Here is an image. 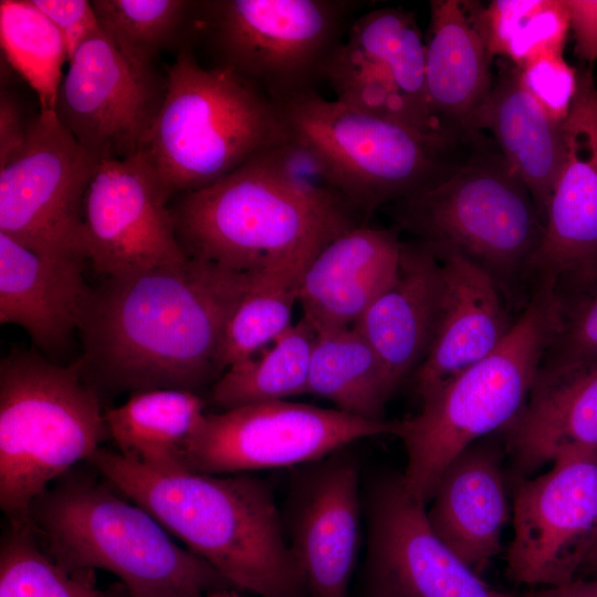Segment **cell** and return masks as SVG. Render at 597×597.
<instances>
[{
  "label": "cell",
  "instance_id": "obj_23",
  "mask_svg": "<svg viewBox=\"0 0 597 597\" xmlns=\"http://www.w3.org/2000/svg\"><path fill=\"white\" fill-rule=\"evenodd\" d=\"M85 259L35 251L0 232V322L21 326L55 354L78 331L92 287Z\"/></svg>",
  "mask_w": 597,
  "mask_h": 597
},
{
  "label": "cell",
  "instance_id": "obj_7",
  "mask_svg": "<svg viewBox=\"0 0 597 597\" xmlns=\"http://www.w3.org/2000/svg\"><path fill=\"white\" fill-rule=\"evenodd\" d=\"M166 75L142 151L169 198L218 181L285 138L275 103L231 70L201 64L189 42Z\"/></svg>",
  "mask_w": 597,
  "mask_h": 597
},
{
  "label": "cell",
  "instance_id": "obj_32",
  "mask_svg": "<svg viewBox=\"0 0 597 597\" xmlns=\"http://www.w3.org/2000/svg\"><path fill=\"white\" fill-rule=\"evenodd\" d=\"M2 56L35 92L40 111H54L69 62L65 43L31 0L0 1Z\"/></svg>",
  "mask_w": 597,
  "mask_h": 597
},
{
  "label": "cell",
  "instance_id": "obj_36",
  "mask_svg": "<svg viewBox=\"0 0 597 597\" xmlns=\"http://www.w3.org/2000/svg\"><path fill=\"white\" fill-rule=\"evenodd\" d=\"M559 298L558 324L538 376L568 371L597 358V279L583 291Z\"/></svg>",
  "mask_w": 597,
  "mask_h": 597
},
{
  "label": "cell",
  "instance_id": "obj_2",
  "mask_svg": "<svg viewBox=\"0 0 597 597\" xmlns=\"http://www.w3.org/2000/svg\"><path fill=\"white\" fill-rule=\"evenodd\" d=\"M171 213L188 256L243 273L362 224L315 156L287 135L218 181L180 195Z\"/></svg>",
  "mask_w": 597,
  "mask_h": 597
},
{
  "label": "cell",
  "instance_id": "obj_4",
  "mask_svg": "<svg viewBox=\"0 0 597 597\" xmlns=\"http://www.w3.org/2000/svg\"><path fill=\"white\" fill-rule=\"evenodd\" d=\"M29 516L53 561L72 573L107 570L129 597H205L233 588L145 509L86 472L72 469L57 479Z\"/></svg>",
  "mask_w": 597,
  "mask_h": 597
},
{
  "label": "cell",
  "instance_id": "obj_43",
  "mask_svg": "<svg viewBox=\"0 0 597 597\" xmlns=\"http://www.w3.org/2000/svg\"><path fill=\"white\" fill-rule=\"evenodd\" d=\"M206 597H241L237 589L234 588H223L211 591Z\"/></svg>",
  "mask_w": 597,
  "mask_h": 597
},
{
  "label": "cell",
  "instance_id": "obj_41",
  "mask_svg": "<svg viewBox=\"0 0 597 597\" xmlns=\"http://www.w3.org/2000/svg\"><path fill=\"white\" fill-rule=\"evenodd\" d=\"M521 597H597V578H576L559 586L532 588Z\"/></svg>",
  "mask_w": 597,
  "mask_h": 597
},
{
  "label": "cell",
  "instance_id": "obj_21",
  "mask_svg": "<svg viewBox=\"0 0 597 597\" xmlns=\"http://www.w3.org/2000/svg\"><path fill=\"white\" fill-rule=\"evenodd\" d=\"M433 252L441 265L442 293L432 345L412 377L420 399L493 353L515 324L483 269L455 252Z\"/></svg>",
  "mask_w": 597,
  "mask_h": 597
},
{
  "label": "cell",
  "instance_id": "obj_28",
  "mask_svg": "<svg viewBox=\"0 0 597 597\" xmlns=\"http://www.w3.org/2000/svg\"><path fill=\"white\" fill-rule=\"evenodd\" d=\"M196 392L153 389L134 392L104 412L109 438L128 460L158 473L188 471L185 452L205 416Z\"/></svg>",
  "mask_w": 597,
  "mask_h": 597
},
{
  "label": "cell",
  "instance_id": "obj_45",
  "mask_svg": "<svg viewBox=\"0 0 597 597\" xmlns=\"http://www.w3.org/2000/svg\"><path fill=\"white\" fill-rule=\"evenodd\" d=\"M206 597V596H205Z\"/></svg>",
  "mask_w": 597,
  "mask_h": 597
},
{
  "label": "cell",
  "instance_id": "obj_35",
  "mask_svg": "<svg viewBox=\"0 0 597 597\" xmlns=\"http://www.w3.org/2000/svg\"><path fill=\"white\" fill-rule=\"evenodd\" d=\"M491 54L522 67L548 53H563L570 30L565 0H495L484 7Z\"/></svg>",
  "mask_w": 597,
  "mask_h": 597
},
{
  "label": "cell",
  "instance_id": "obj_17",
  "mask_svg": "<svg viewBox=\"0 0 597 597\" xmlns=\"http://www.w3.org/2000/svg\"><path fill=\"white\" fill-rule=\"evenodd\" d=\"M169 199L143 151L101 161L84 203L86 252L95 273L112 277L186 261Z\"/></svg>",
  "mask_w": 597,
  "mask_h": 597
},
{
  "label": "cell",
  "instance_id": "obj_11",
  "mask_svg": "<svg viewBox=\"0 0 597 597\" xmlns=\"http://www.w3.org/2000/svg\"><path fill=\"white\" fill-rule=\"evenodd\" d=\"M400 421L376 422L336 408L287 400L205 413L188 441V471L234 474L295 468L317 461L363 438L395 434Z\"/></svg>",
  "mask_w": 597,
  "mask_h": 597
},
{
  "label": "cell",
  "instance_id": "obj_15",
  "mask_svg": "<svg viewBox=\"0 0 597 597\" xmlns=\"http://www.w3.org/2000/svg\"><path fill=\"white\" fill-rule=\"evenodd\" d=\"M55 114L98 163L142 151L167 91V75L124 55L100 30L70 59Z\"/></svg>",
  "mask_w": 597,
  "mask_h": 597
},
{
  "label": "cell",
  "instance_id": "obj_22",
  "mask_svg": "<svg viewBox=\"0 0 597 597\" xmlns=\"http://www.w3.org/2000/svg\"><path fill=\"white\" fill-rule=\"evenodd\" d=\"M441 265L423 241L402 242L396 275L353 325L374 349L395 390L425 362L437 329Z\"/></svg>",
  "mask_w": 597,
  "mask_h": 597
},
{
  "label": "cell",
  "instance_id": "obj_42",
  "mask_svg": "<svg viewBox=\"0 0 597 597\" xmlns=\"http://www.w3.org/2000/svg\"><path fill=\"white\" fill-rule=\"evenodd\" d=\"M597 576V531L591 540L577 578H591Z\"/></svg>",
  "mask_w": 597,
  "mask_h": 597
},
{
  "label": "cell",
  "instance_id": "obj_10",
  "mask_svg": "<svg viewBox=\"0 0 597 597\" xmlns=\"http://www.w3.org/2000/svg\"><path fill=\"white\" fill-rule=\"evenodd\" d=\"M354 0L196 1L189 43L272 102L317 91L356 12Z\"/></svg>",
  "mask_w": 597,
  "mask_h": 597
},
{
  "label": "cell",
  "instance_id": "obj_8",
  "mask_svg": "<svg viewBox=\"0 0 597 597\" xmlns=\"http://www.w3.org/2000/svg\"><path fill=\"white\" fill-rule=\"evenodd\" d=\"M395 211L398 226L433 251L455 252L483 269L507 302L534 280L545 220L501 153L473 156Z\"/></svg>",
  "mask_w": 597,
  "mask_h": 597
},
{
  "label": "cell",
  "instance_id": "obj_12",
  "mask_svg": "<svg viewBox=\"0 0 597 597\" xmlns=\"http://www.w3.org/2000/svg\"><path fill=\"white\" fill-rule=\"evenodd\" d=\"M98 164L54 111H40L22 153L0 168V232L39 252L88 261L84 203Z\"/></svg>",
  "mask_w": 597,
  "mask_h": 597
},
{
  "label": "cell",
  "instance_id": "obj_33",
  "mask_svg": "<svg viewBox=\"0 0 597 597\" xmlns=\"http://www.w3.org/2000/svg\"><path fill=\"white\" fill-rule=\"evenodd\" d=\"M0 597H129L119 583L100 588L94 572L72 573L45 552L32 524L9 522L0 546Z\"/></svg>",
  "mask_w": 597,
  "mask_h": 597
},
{
  "label": "cell",
  "instance_id": "obj_37",
  "mask_svg": "<svg viewBox=\"0 0 597 597\" xmlns=\"http://www.w3.org/2000/svg\"><path fill=\"white\" fill-rule=\"evenodd\" d=\"M517 71L522 86L533 100L553 121L564 124L576 93L578 69L563 53H548Z\"/></svg>",
  "mask_w": 597,
  "mask_h": 597
},
{
  "label": "cell",
  "instance_id": "obj_3",
  "mask_svg": "<svg viewBox=\"0 0 597 597\" xmlns=\"http://www.w3.org/2000/svg\"><path fill=\"white\" fill-rule=\"evenodd\" d=\"M87 461L234 589L307 597L266 481L249 473H158L102 447Z\"/></svg>",
  "mask_w": 597,
  "mask_h": 597
},
{
  "label": "cell",
  "instance_id": "obj_18",
  "mask_svg": "<svg viewBox=\"0 0 597 597\" xmlns=\"http://www.w3.org/2000/svg\"><path fill=\"white\" fill-rule=\"evenodd\" d=\"M350 450L293 468L282 517L307 597H349L364 506Z\"/></svg>",
  "mask_w": 597,
  "mask_h": 597
},
{
  "label": "cell",
  "instance_id": "obj_5",
  "mask_svg": "<svg viewBox=\"0 0 597 597\" xmlns=\"http://www.w3.org/2000/svg\"><path fill=\"white\" fill-rule=\"evenodd\" d=\"M551 283L536 285L503 343L421 399V410L400 421L407 464L402 481L423 504L440 475L465 448L501 432L523 409L559 318Z\"/></svg>",
  "mask_w": 597,
  "mask_h": 597
},
{
  "label": "cell",
  "instance_id": "obj_9",
  "mask_svg": "<svg viewBox=\"0 0 597 597\" xmlns=\"http://www.w3.org/2000/svg\"><path fill=\"white\" fill-rule=\"evenodd\" d=\"M275 105L286 135L316 157L360 214L416 197L461 165L451 159L458 138L363 113L317 91Z\"/></svg>",
  "mask_w": 597,
  "mask_h": 597
},
{
  "label": "cell",
  "instance_id": "obj_19",
  "mask_svg": "<svg viewBox=\"0 0 597 597\" xmlns=\"http://www.w3.org/2000/svg\"><path fill=\"white\" fill-rule=\"evenodd\" d=\"M565 128V158L534 261V282L551 283L561 297L597 279V84L590 67L577 71Z\"/></svg>",
  "mask_w": 597,
  "mask_h": 597
},
{
  "label": "cell",
  "instance_id": "obj_6",
  "mask_svg": "<svg viewBox=\"0 0 597 597\" xmlns=\"http://www.w3.org/2000/svg\"><path fill=\"white\" fill-rule=\"evenodd\" d=\"M97 389L77 362L61 366L24 347L0 364V505L9 522L108 438Z\"/></svg>",
  "mask_w": 597,
  "mask_h": 597
},
{
  "label": "cell",
  "instance_id": "obj_29",
  "mask_svg": "<svg viewBox=\"0 0 597 597\" xmlns=\"http://www.w3.org/2000/svg\"><path fill=\"white\" fill-rule=\"evenodd\" d=\"M307 395L328 400L349 415L384 422L392 392L374 349L352 326L317 333Z\"/></svg>",
  "mask_w": 597,
  "mask_h": 597
},
{
  "label": "cell",
  "instance_id": "obj_40",
  "mask_svg": "<svg viewBox=\"0 0 597 597\" xmlns=\"http://www.w3.org/2000/svg\"><path fill=\"white\" fill-rule=\"evenodd\" d=\"M569 27L574 33L575 52L582 61L597 60V0H565Z\"/></svg>",
  "mask_w": 597,
  "mask_h": 597
},
{
  "label": "cell",
  "instance_id": "obj_24",
  "mask_svg": "<svg viewBox=\"0 0 597 597\" xmlns=\"http://www.w3.org/2000/svg\"><path fill=\"white\" fill-rule=\"evenodd\" d=\"M395 229L355 226L310 262L297 302L317 333L353 326L394 280L400 256Z\"/></svg>",
  "mask_w": 597,
  "mask_h": 597
},
{
  "label": "cell",
  "instance_id": "obj_14",
  "mask_svg": "<svg viewBox=\"0 0 597 597\" xmlns=\"http://www.w3.org/2000/svg\"><path fill=\"white\" fill-rule=\"evenodd\" d=\"M551 465L515 482L506 574L532 588L576 579L597 531V450L570 451Z\"/></svg>",
  "mask_w": 597,
  "mask_h": 597
},
{
  "label": "cell",
  "instance_id": "obj_39",
  "mask_svg": "<svg viewBox=\"0 0 597 597\" xmlns=\"http://www.w3.org/2000/svg\"><path fill=\"white\" fill-rule=\"evenodd\" d=\"M32 118L27 121L19 96L1 83L0 93V168L15 159L24 149Z\"/></svg>",
  "mask_w": 597,
  "mask_h": 597
},
{
  "label": "cell",
  "instance_id": "obj_16",
  "mask_svg": "<svg viewBox=\"0 0 597 597\" xmlns=\"http://www.w3.org/2000/svg\"><path fill=\"white\" fill-rule=\"evenodd\" d=\"M324 82L334 100L348 107L448 136L430 111L426 40L410 11L383 7L357 15L332 55Z\"/></svg>",
  "mask_w": 597,
  "mask_h": 597
},
{
  "label": "cell",
  "instance_id": "obj_44",
  "mask_svg": "<svg viewBox=\"0 0 597 597\" xmlns=\"http://www.w3.org/2000/svg\"><path fill=\"white\" fill-rule=\"evenodd\" d=\"M591 578H597V576H596V577H591Z\"/></svg>",
  "mask_w": 597,
  "mask_h": 597
},
{
  "label": "cell",
  "instance_id": "obj_38",
  "mask_svg": "<svg viewBox=\"0 0 597 597\" xmlns=\"http://www.w3.org/2000/svg\"><path fill=\"white\" fill-rule=\"evenodd\" d=\"M61 33L69 61L76 50L101 28L87 0H31Z\"/></svg>",
  "mask_w": 597,
  "mask_h": 597
},
{
  "label": "cell",
  "instance_id": "obj_25",
  "mask_svg": "<svg viewBox=\"0 0 597 597\" xmlns=\"http://www.w3.org/2000/svg\"><path fill=\"white\" fill-rule=\"evenodd\" d=\"M492 57L482 3L430 2L426 38L427 95L436 123L448 136L469 135V119L493 85Z\"/></svg>",
  "mask_w": 597,
  "mask_h": 597
},
{
  "label": "cell",
  "instance_id": "obj_27",
  "mask_svg": "<svg viewBox=\"0 0 597 597\" xmlns=\"http://www.w3.org/2000/svg\"><path fill=\"white\" fill-rule=\"evenodd\" d=\"M564 125L553 121L525 91L514 65L500 75L468 123L469 134L486 129L493 135L544 220L564 164Z\"/></svg>",
  "mask_w": 597,
  "mask_h": 597
},
{
  "label": "cell",
  "instance_id": "obj_20",
  "mask_svg": "<svg viewBox=\"0 0 597 597\" xmlns=\"http://www.w3.org/2000/svg\"><path fill=\"white\" fill-rule=\"evenodd\" d=\"M504 457L494 433L470 444L440 475L427 511L437 535L479 575L500 553L510 517Z\"/></svg>",
  "mask_w": 597,
  "mask_h": 597
},
{
  "label": "cell",
  "instance_id": "obj_34",
  "mask_svg": "<svg viewBox=\"0 0 597 597\" xmlns=\"http://www.w3.org/2000/svg\"><path fill=\"white\" fill-rule=\"evenodd\" d=\"M101 30L132 61L155 66L156 59L189 42L196 1L94 0Z\"/></svg>",
  "mask_w": 597,
  "mask_h": 597
},
{
  "label": "cell",
  "instance_id": "obj_31",
  "mask_svg": "<svg viewBox=\"0 0 597 597\" xmlns=\"http://www.w3.org/2000/svg\"><path fill=\"white\" fill-rule=\"evenodd\" d=\"M316 338L315 328L301 317L266 350L230 366L212 384V402L227 410L307 394Z\"/></svg>",
  "mask_w": 597,
  "mask_h": 597
},
{
  "label": "cell",
  "instance_id": "obj_1",
  "mask_svg": "<svg viewBox=\"0 0 597 597\" xmlns=\"http://www.w3.org/2000/svg\"><path fill=\"white\" fill-rule=\"evenodd\" d=\"M256 272L186 261L105 277L92 289L78 332L86 379L134 392H196L224 373L230 316Z\"/></svg>",
  "mask_w": 597,
  "mask_h": 597
},
{
  "label": "cell",
  "instance_id": "obj_30",
  "mask_svg": "<svg viewBox=\"0 0 597 597\" xmlns=\"http://www.w3.org/2000/svg\"><path fill=\"white\" fill-rule=\"evenodd\" d=\"M327 243L306 247L256 272L226 328L221 353L224 371L255 355L292 325V311L302 277L310 262Z\"/></svg>",
  "mask_w": 597,
  "mask_h": 597
},
{
  "label": "cell",
  "instance_id": "obj_13",
  "mask_svg": "<svg viewBox=\"0 0 597 597\" xmlns=\"http://www.w3.org/2000/svg\"><path fill=\"white\" fill-rule=\"evenodd\" d=\"M363 502L364 597H515L483 580L443 543L401 473L374 478Z\"/></svg>",
  "mask_w": 597,
  "mask_h": 597
},
{
  "label": "cell",
  "instance_id": "obj_26",
  "mask_svg": "<svg viewBox=\"0 0 597 597\" xmlns=\"http://www.w3.org/2000/svg\"><path fill=\"white\" fill-rule=\"evenodd\" d=\"M501 434L514 482L567 452L597 450V358L537 375L523 409Z\"/></svg>",
  "mask_w": 597,
  "mask_h": 597
}]
</instances>
